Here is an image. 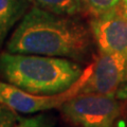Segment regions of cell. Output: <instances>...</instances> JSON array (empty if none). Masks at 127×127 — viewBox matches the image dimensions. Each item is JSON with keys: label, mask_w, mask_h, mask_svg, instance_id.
Here are the masks:
<instances>
[{"label": "cell", "mask_w": 127, "mask_h": 127, "mask_svg": "<svg viewBox=\"0 0 127 127\" xmlns=\"http://www.w3.org/2000/svg\"><path fill=\"white\" fill-rule=\"evenodd\" d=\"M90 47L86 28L38 6L26 12L6 42L11 53L81 59Z\"/></svg>", "instance_id": "6da1fadb"}, {"label": "cell", "mask_w": 127, "mask_h": 127, "mask_svg": "<svg viewBox=\"0 0 127 127\" xmlns=\"http://www.w3.org/2000/svg\"><path fill=\"white\" fill-rule=\"evenodd\" d=\"M0 73L19 89L36 95H54L70 90L84 71L65 57L5 52L0 54Z\"/></svg>", "instance_id": "7a4b0ae2"}, {"label": "cell", "mask_w": 127, "mask_h": 127, "mask_svg": "<svg viewBox=\"0 0 127 127\" xmlns=\"http://www.w3.org/2000/svg\"><path fill=\"white\" fill-rule=\"evenodd\" d=\"M61 108L64 114L79 127H114L121 113L118 97L95 93H77Z\"/></svg>", "instance_id": "3957f363"}, {"label": "cell", "mask_w": 127, "mask_h": 127, "mask_svg": "<svg viewBox=\"0 0 127 127\" xmlns=\"http://www.w3.org/2000/svg\"><path fill=\"white\" fill-rule=\"evenodd\" d=\"M78 93L114 97L127 93V57L118 53L100 52L90 71H85V78Z\"/></svg>", "instance_id": "277c9868"}, {"label": "cell", "mask_w": 127, "mask_h": 127, "mask_svg": "<svg viewBox=\"0 0 127 127\" xmlns=\"http://www.w3.org/2000/svg\"><path fill=\"white\" fill-rule=\"evenodd\" d=\"M85 78V72L82 78L66 92L54 95H36L19 89L9 83L0 81V104H3L18 113H36L50 110L62 106L73 95L77 94Z\"/></svg>", "instance_id": "5b68a950"}, {"label": "cell", "mask_w": 127, "mask_h": 127, "mask_svg": "<svg viewBox=\"0 0 127 127\" xmlns=\"http://www.w3.org/2000/svg\"><path fill=\"white\" fill-rule=\"evenodd\" d=\"M90 31L100 52L118 53L127 57V12L122 2L108 13L93 17Z\"/></svg>", "instance_id": "8992f818"}, {"label": "cell", "mask_w": 127, "mask_h": 127, "mask_svg": "<svg viewBox=\"0 0 127 127\" xmlns=\"http://www.w3.org/2000/svg\"><path fill=\"white\" fill-rule=\"evenodd\" d=\"M27 11L25 0H0V48Z\"/></svg>", "instance_id": "52a82bcc"}, {"label": "cell", "mask_w": 127, "mask_h": 127, "mask_svg": "<svg viewBox=\"0 0 127 127\" xmlns=\"http://www.w3.org/2000/svg\"><path fill=\"white\" fill-rule=\"evenodd\" d=\"M42 10L62 16H72L83 10L82 0H28Z\"/></svg>", "instance_id": "ba28073f"}, {"label": "cell", "mask_w": 127, "mask_h": 127, "mask_svg": "<svg viewBox=\"0 0 127 127\" xmlns=\"http://www.w3.org/2000/svg\"><path fill=\"white\" fill-rule=\"evenodd\" d=\"M83 9L92 17L104 15L121 4L122 0H82Z\"/></svg>", "instance_id": "9c48e42d"}, {"label": "cell", "mask_w": 127, "mask_h": 127, "mask_svg": "<svg viewBox=\"0 0 127 127\" xmlns=\"http://www.w3.org/2000/svg\"><path fill=\"white\" fill-rule=\"evenodd\" d=\"M21 120L15 110L3 104H0V127H13Z\"/></svg>", "instance_id": "30bf717a"}, {"label": "cell", "mask_w": 127, "mask_h": 127, "mask_svg": "<svg viewBox=\"0 0 127 127\" xmlns=\"http://www.w3.org/2000/svg\"><path fill=\"white\" fill-rule=\"evenodd\" d=\"M13 127H50V120L45 114L21 119L17 124Z\"/></svg>", "instance_id": "8fae6325"}, {"label": "cell", "mask_w": 127, "mask_h": 127, "mask_svg": "<svg viewBox=\"0 0 127 127\" xmlns=\"http://www.w3.org/2000/svg\"><path fill=\"white\" fill-rule=\"evenodd\" d=\"M122 4H123V6H124L125 11L127 12V0H122Z\"/></svg>", "instance_id": "7c38bea8"}]
</instances>
